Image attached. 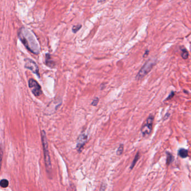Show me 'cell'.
<instances>
[{
  "label": "cell",
  "instance_id": "6da1fadb",
  "mask_svg": "<svg viewBox=\"0 0 191 191\" xmlns=\"http://www.w3.org/2000/svg\"><path fill=\"white\" fill-rule=\"evenodd\" d=\"M19 38L25 47L35 54H38L41 47L35 35L32 32L24 27L21 28L18 33Z\"/></svg>",
  "mask_w": 191,
  "mask_h": 191
},
{
  "label": "cell",
  "instance_id": "7a4b0ae2",
  "mask_svg": "<svg viewBox=\"0 0 191 191\" xmlns=\"http://www.w3.org/2000/svg\"><path fill=\"white\" fill-rule=\"evenodd\" d=\"M41 138L42 145H43V152L44 156V161H45V165L47 171L48 173H50L51 169H52V165H51L50 158L49 156V152L48 151V141L47 139L46 133L44 130H42L41 131Z\"/></svg>",
  "mask_w": 191,
  "mask_h": 191
},
{
  "label": "cell",
  "instance_id": "3957f363",
  "mask_svg": "<svg viewBox=\"0 0 191 191\" xmlns=\"http://www.w3.org/2000/svg\"><path fill=\"white\" fill-rule=\"evenodd\" d=\"M156 60L155 59H150L146 61L137 74L136 79L140 80L145 77L152 70L153 67L156 65Z\"/></svg>",
  "mask_w": 191,
  "mask_h": 191
},
{
  "label": "cell",
  "instance_id": "277c9868",
  "mask_svg": "<svg viewBox=\"0 0 191 191\" xmlns=\"http://www.w3.org/2000/svg\"><path fill=\"white\" fill-rule=\"evenodd\" d=\"M154 117L152 115L150 114L147 119L145 124L142 127L141 131L143 136H147L150 134L152 131L153 122H154Z\"/></svg>",
  "mask_w": 191,
  "mask_h": 191
},
{
  "label": "cell",
  "instance_id": "5b68a950",
  "mask_svg": "<svg viewBox=\"0 0 191 191\" xmlns=\"http://www.w3.org/2000/svg\"><path fill=\"white\" fill-rule=\"evenodd\" d=\"M29 86L35 96H39L42 94L41 86L35 80L31 79L29 80Z\"/></svg>",
  "mask_w": 191,
  "mask_h": 191
},
{
  "label": "cell",
  "instance_id": "8992f818",
  "mask_svg": "<svg viewBox=\"0 0 191 191\" xmlns=\"http://www.w3.org/2000/svg\"><path fill=\"white\" fill-rule=\"evenodd\" d=\"M25 67L26 68L32 71L34 73L38 76H39V67L37 63L33 61V60L27 58L25 60Z\"/></svg>",
  "mask_w": 191,
  "mask_h": 191
},
{
  "label": "cell",
  "instance_id": "52a82bcc",
  "mask_svg": "<svg viewBox=\"0 0 191 191\" xmlns=\"http://www.w3.org/2000/svg\"><path fill=\"white\" fill-rule=\"evenodd\" d=\"M88 136L85 134H81L78 137L76 145L77 150L79 152H81L83 150L86 142L88 141Z\"/></svg>",
  "mask_w": 191,
  "mask_h": 191
},
{
  "label": "cell",
  "instance_id": "ba28073f",
  "mask_svg": "<svg viewBox=\"0 0 191 191\" xmlns=\"http://www.w3.org/2000/svg\"><path fill=\"white\" fill-rule=\"evenodd\" d=\"M46 64L47 66L51 68L54 67L55 65L54 61H53L51 59L50 55L48 54V53L46 55Z\"/></svg>",
  "mask_w": 191,
  "mask_h": 191
},
{
  "label": "cell",
  "instance_id": "9c48e42d",
  "mask_svg": "<svg viewBox=\"0 0 191 191\" xmlns=\"http://www.w3.org/2000/svg\"><path fill=\"white\" fill-rule=\"evenodd\" d=\"M178 155L182 158H186L188 156V151L185 148H180L178 151Z\"/></svg>",
  "mask_w": 191,
  "mask_h": 191
},
{
  "label": "cell",
  "instance_id": "30bf717a",
  "mask_svg": "<svg viewBox=\"0 0 191 191\" xmlns=\"http://www.w3.org/2000/svg\"><path fill=\"white\" fill-rule=\"evenodd\" d=\"M181 56L184 59H188V56H189V53L188 50L186 49L184 47H182L181 48Z\"/></svg>",
  "mask_w": 191,
  "mask_h": 191
},
{
  "label": "cell",
  "instance_id": "8fae6325",
  "mask_svg": "<svg viewBox=\"0 0 191 191\" xmlns=\"http://www.w3.org/2000/svg\"><path fill=\"white\" fill-rule=\"evenodd\" d=\"M139 157H140V156H139V152H137V154H136V156H135V157L134 160H133V161H132L130 169H131V170L133 168H134V167L135 166V165H136V163L137 162V161H138V160L139 159Z\"/></svg>",
  "mask_w": 191,
  "mask_h": 191
},
{
  "label": "cell",
  "instance_id": "7c38bea8",
  "mask_svg": "<svg viewBox=\"0 0 191 191\" xmlns=\"http://www.w3.org/2000/svg\"><path fill=\"white\" fill-rule=\"evenodd\" d=\"M8 181L7 179H2L1 181H0V186L2 188H6L8 186Z\"/></svg>",
  "mask_w": 191,
  "mask_h": 191
},
{
  "label": "cell",
  "instance_id": "4fadbf2b",
  "mask_svg": "<svg viewBox=\"0 0 191 191\" xmlns=\"http://www.w3.org/2000/svg\"><path fill=\"white\" fill-rule=\"evenodd\" d=\"M82 27V25L81 24H77L76 25H74L72 26V31L74 33H76Z\"/></svg>",
  "mask_w": 191,
  "mask_h": 191
},
{
  "label": "cell",
  "instance_id": "5bb4252c",
  "mask_svg": "<svg viewBox=\"0 0 191 191\" xmlns=\"http://www.w3.org/2000/svg\"><path fill=\"white\" fill-rule=\"evenodd\" d=\"M123 148H124V146L123 145H120L119 147L118 148V149L117 150V155H121L122 153L123 152Z\"/></svg>",
  "mask_w": 191,
  "mask_h": 191
},
{
  "label": "cell",
  "instance_id": "9a60e30c",
  "mask_svg": "<svg viewBox=\"0 0 191 191\" xmlns=\"http://www.w3.org/2000/svg\"><path fill=\"white\" fill-rule=\"evenodd\" d=\"M167 164L168 165H169V164L172 163L173 160V157L172 156V155L170 154L169 152H167Z\"/></svg>",
  "mask_w": 191,
  "mask_h": 191
},
{
  "label": "cell",
  "instance_id": "2e32d148",
  "mask_svg": "<svg viewBox=\"0 0 191 191\" xmlns=\"http://www.w3.org/2000/svg\"><path fill=\"white\" fill-rule=\"evenodd\" d=\"M2 157H3V149H2V145H0V170H1Z\"/></svg>",
  "mask_w": 191,
  "mask_h": 191
},
{
  "label": "cell",
  "instance_id": "e0dca14e",
  "mask_svg": "<svg viewBox=\"0 0 191 191\" xmlns=\"http://www.w3.org/2000/svg\"><path fill=\"white\" fill-rule=\"evenodd\" d=\"M99 98L97 97H95V98L93 99V100L92 101V104L93 105V106H96L97 104H98V102H99Z\"/></svg>",
  "mask_w": 191,
  "mask_h": 191
},
{
  "label": "cell",
  "instance_id": "ac0fdd59",
  "mask_svg": "<svg viewBox=\"0 0 191 191\" xmlns=\"http://www.w3.org/2000/svg\"><path fill=\"white\" fill-rule=\"evenodd\" d=\"M174 92H172V93H170V95H169V96H168L167 98L166 99V100H169V99H172V97H173V96H174Z\"/></svg>",
  "mask_w": 191,
  "mask_h": 191
},
{
  "label": "cell",
  "instance_id": "d6986e66",
  "mask_svg": "<svg viewBox=\"0 0 191 191\" xmlns=\"http://www.w3.org/2000/svg\"><path fill=\"white\" fill-rule=\"evenodd\" d=\"M148 53H149V50H146L145 51V54H144V55H143V57H145L146 56H147L148 54Z\"/></svg>",
  "mask_w": 191,
  "mask_h": 191
},
{
  "label": "cell",
  "instance_id": "ffe728a7",
  "mask_svg": "<svg viewBox=\"0 0 191 191\" xmlns=\"http://www.w3.org/2000/svg\"><path fill=\"white\" fill-rule=\"evenodd\" d=\"M99 3H103L106 1V0H97Z\"/></svg>",
  "mask_w": 191,
  "mask_h": 191
}]
</instances>
